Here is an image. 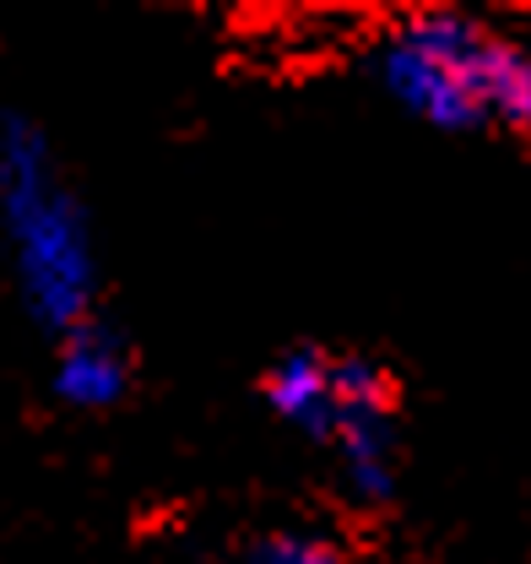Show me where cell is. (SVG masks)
Listing matches in <instances>:
<instances>
[{"label":"cell","mask_w":531,"mask_h":564,"mask_svg":"<svg viewBox=\"0 0 531 564\" xmlns=\"http://www.w3.org/2000/svg\"><path fill=\"white\" fill-rule=\"evenodd\" d=\"M0 245L22 310L39 326H50L55 337L93 326L98 304L93 223L61 174L50 137L22 115L0 120Z\"/></svg>","instance_id":"cell-1"},{"label":"cell","mask_w":531,"mask_h":564,"mask_svg":"<svg viewBox=\"0 0 531 564\" xmlns=\"http://www.w3.org/2000/svg\"><path fill=\"white\" fill-rule=\"evenodd\" d=\"M375 76L401 115L434 131L510 126L531 137V55L466 11H418L375 55Z\"/></svg>","instance_id":"cell-2"},{"label":"cell","mask_w":531,"mask_h":564,"mask_svg":"<svg viewBox=\"0 0 531 564\" xmlns=\"http://www.w3.org/2000/svg\"><path fill=\"white\" fill-rule=\"evenodd\" d=\"M266 408L332 451L336 478L358 505H386L397 489V402L375 358L332 348H288L266 369Z\"/></svg>","instance_id":"cell-3"},{"label":"cell","mask_w":531,"mask_h":564,"mask_svg":"<svg viewBox=\"0 0 531 564\" xmlns=\"http://www.w3.org/2000/svg\"><path fill=\"white\" fill-rule=\"evenodd\" d=\"M50 391L71 413H104L131 391V352L93 321V326L61 337L55 364H50Z\"/></svg>","instance_id":"cell-4"},{"label":"cell","mask_w":531,"mask_h":564,"mask_svg":"<svg viewBox=\"0 0 531 564\" xmlns=\"http://www.w3.org/2000/svg\"><path fill=\"white\" fill-rule=\"evenodd\" d=\"M245 564H347V554L336 549V538H326V532L282 527V532H261L250 543Z\"/></svg>","instance_id":"cell-5"}]
</instances>
